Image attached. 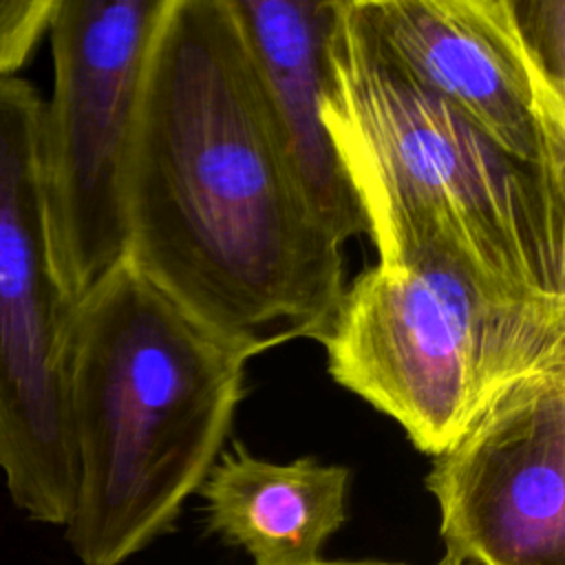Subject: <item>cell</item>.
<instances>
[{"label": "cell", "mask_w": 565, "mask_h": 565, "mask_svg": "<svg viewBox=\"0 0 565 565\" xmlns=\"http://www.w3.org/2000/svg\"><path fill=\"white\" fill-rule=\"evenodd\" d=\"M163 7L166 0L53 4L42 199L51 265L73 305L126 258V163L146 55Z\"/></svg>", "instance_id": "obj_6"}, {"label": "cell", "mask_w": 565, "mask_h": 565, "mask_svg": "<svg viewBox=\"0 0 565 565\" xmlns=\"http://www.w3.org/2000/svg\"><path fill=\"white\" fill-rule=\"evenodd\" d=\"M424 483L461 565H565V366L508 388Z\"/></svg>", "instance_id": "obj_7"}, {"label": "cell", "mask_w": 565, "mask_h": 565, "mask_svg": "<svg viewBox=\"0 0 565 565\" xmlns=\"http://www.w3.org/2000/svg\"><path fill=\"white\" fill-rule=\"evenodd\" d=\"M320 113L380 265L435 247L499 291L565 300V181L391 62L353 0L335 2Z\"/></svg>", "instance_id": "obj_2"}, {"label": "cell", "mask_w": 565, "mask_h": 565, "mask_svg": "<svg viewBox=\"0 0 565 565\" xmlns=\"http://www.w3.org/2000/svg\"><path fill=\"white\" fill-rule=\"evenodd\" d=\"M252 358L128 258L75 305L64 527L84 565H121L174 527L225 448Z\"/></svg>", "instance_id": "obj_3"}, {"label": "cell", "mask_w": 565, "mask_h": 565, "mask_svg": "<svg viewBox=\"0 0 565 565\" xmlns=\"http://www.w3.org/2000/svg\"><path fill=\"white\" fill-rule=\"evenodd\" d=\"M510 7L532 57L565 90V0H510Z\"/></svg>", "instance_id": "obj_11"}, {"label": "cell", "mask_w": 565, "mask_h": 565, "mask_svg": "<svg viewBox=\"0 0 565 565\" xmlns=\"http://www.w3.org/2000/svg\"><path fill=\"white\" fill-rule=\"evenodd\" d=\"M313 565H404V563H388V561H318ZM433 565H461L452 554L444 552V556Z\"/></svg>", "instance_id": "obj_13"}, {"label": "cell", "mask_w": 565, "mask_h": 565, "mask_svg": "<svg viewBox=\"0 0 565 565\" xmlns=\"http://www.w3.org/2000/svg\"><path fill=\"white\" fill-rule=\"evenodd\" d=\"M55 0L0 2V77H11L49 31Z\"/></svg>", "instance_id": "obj_12"}, {"label": "cell", "mask_w": 565, "mask_h": 565, "mask_svg": "<svg viewBox=\"0 0 565 565\" xmlns=\"http://www.w3.org/2000/svg\"><path fill=\"white\" fill-rule=\"evenodd\" d=\"M126 258L260 355L318 338L342 247L313 218L230 0H166L126 163Z\"/></svg>", "instance_id": "obj_1"}, {"label": "cell", "mask_w": 565, "mask_h": 565, "mask_svg": "<svg viewBox=\"0 0 565 565\" xmlns=\"http://www.w3.org/2000/svg\"><path fill=\"white\" fill-rule=\"evenodd\" d=\"M377 49L505 152L565 181V90L541 71L510 0H353Z\"/></svg>", "instance_id": "obj_8"}, {"label": "cell", "mask_w": 565, "mask_h": 565, "mask_svg": "<svg viewBox=\"0 0 565 565\" xmlns=\"http://www.w3.org/2000/svg\"><path fill=\"white\" fill-rule=\"evenodd\" d=\"M338 0H230L300 192L340 245L366 232L324 128L320 95Z\"/></svg>", "instance_id": "obj_9"}, {"label": "cell", "mask_w": 565, "mask_h": 565, "mask_svg": "<svg viewBox=\"0 0 565 565\" xmlns=\"http://www.w3.org/2000/svg\"><path fill=\"white\" fill-rule=\"evenodd\" d=\"M42 115L31 82L0 77V470L18 510L66 525L77 492L68 417L75 305L49 254Z\"/></svg>", "instance_id": "obj_5"}, {"label": "cell", "mask_w": 565, "mask_h": 565, "mask_svg": "<svg viewBox=\"0 0 565 565\" xmlns=\"http://www.w3.org/2000/svg\"><path fill=\"white\" fill-rule=\"evenodd\" d=\"M349 479L347 466L316 457L278 463L234 439L196 492L207 527L254 565H313L347 519Z\"/></svg>", "instance_id": "obj_10"}, {"label": "cell", "mask_w": 565, "mask_h": 565, "mask_svg": "<svg viewBox=\"0 0 565 565\" xmlns=\"http://www.w3.org/2000/svg\"><path fill=\"white\" fill-rule=\"evenodd\" d=\"M316 340L333 382L437 457L516 382L565 366V300L499 291L424 247L362 269Z\"/></svg>", "instance_id": "obj_4"}]
</instances>
